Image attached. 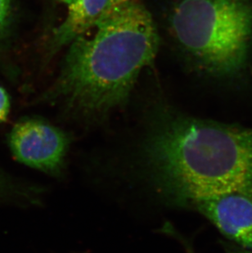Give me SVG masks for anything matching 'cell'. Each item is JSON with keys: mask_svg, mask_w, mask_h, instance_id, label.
Returning a JSON list of instances; mask_svg holds the SVG:
<instances>
[{"mask_svg": "<svg viewBox=\"0 0 252 253\" xmlns=\"http://www.w3.org/2000/svg\"><path fill=\"white\" fill-rule=\"evenodd\" d=\"M172 31L181 45L216 74L243 67L252 31V11L243 0H183L174 8Z\"/></svg>", "mask_w": 252, "mask_h": 253, "instance_id": "3957f363", "label": "cell"}, {"mask_svg": "<svg viewBox=\"0 0 252 253\" xmlns=\"http://www.w3.org/2000/svg\"><path fill=\"white\" fill-rule=\"evenodd\" d=\"M155 117L140 158L165 203L189 208L223 194L252 198V128L173 113Z\"/></svg>", "mask_w": 252, "mask_h": 253, "instance_id": "6da1fadb", "label": "cell"}, {"mask_svg": "<svg viewBox=\"0 0 252 253\" xmlns=\"http://www.w3.org/2000/svg\"><path fill=\"white\" fill-rule=\"evenodd\" d=\"M9 112V97L4 88L0 86V123L6 122Z\"/></svg>", "mask_w": 252, "mask_h": 253, "instance_id": "ba28073f", "label": "cell"}, {"mask_svg": "<svg viewBox=\"0 0 252 253\" xmlns=\"http://www.w3.org/2000/svg\"><path fill=\"white\" fill-rule=\"evenodd\" d=\"M39 193L36 188L22 186L13 183L9 177L0 170V198L17 197L35 202Z\"/></svg>", "mask_w": 252, "mask_h": 253, "instance_id": "52a82bcc", "label": "cell"}, {"mask_svg": "<svg viewBox=\"0 0 252 253\" xmlns=\"http://www.w3.org/2000/svg\"><path fill=\"white\" fill-rule=\"evenodd\" d=\"M111 0H72L64 22L55 31L53 49L69 44L93 27L104 12Z\"/></svg>", "mask_w": 252, "mask_h": 253, "instance_id": "8992f818", "label": "cell"}, {"mask_svg": "<svg viewBox=\"0 0 252 253\" xmlns=\"http://www.w3.org/2000/svg\"><path fill=\"white\" fill-rule=\"evenodd\" d=\"M72 137L39 118L17 122L10 132L8 143L17 160L51 176H62Z\"/></svg>", "mask_w": 252, "mask_h": 253, "instance_id": "277c9868", "label": "cell"}, {"mask_svg": "<svg viewBox=\"0 0 252 253\" xmlns=\"http://www.w3.org/2000/svg\"><path fill=\"white\" fill-rule=\"evenodd\" d=\"M224 249L226 253H252V251L248 249H243V248H238L229 244H224Z\"/></svg>", "mask_w": 252, "mask_h": 253, "instance_id": "8fae6325", "label": "cell"}, {"mask_svg": "<svg viewBox=\"0 0 252 253\" xmlns=\"http://www.w3.org/2000/svg\"><path fill=\"white\" fill-rule=\"evenodd\" d=\"M93 33L70 44L49 98L67 110L98 118L128 100L142 70L157 55L159 37L140 0H111Z\"/></svg>", "mask_w": 252, "mask_h": 253, "instance_id": "7a4b0ae2", "label": "cell"}, {"mask_svg": "<svg viewBox=\"0 0 252 253\" xmlns=\"http://www.w3.org/2000/svg\"><path fill=\"white\" fill-rule=\"evenodd\" d=\"M57 1H59V2H63V3H66L67 5H69L72 2V0H57Z\"/></svg>", "mask_w": 252, "mask_h": 253, "instance_id": "7c38bea8", "label": "cell"}, {"mask_svg": "<svg viewBox=\"0 0 252 253\" xmlns=\"http://www.w3.org/2000/svg\"><path fill=\"white\" fill-rule=\"evenodd\" d=\"M11 0H0V36L7 27L9 18Z\"/></svg>", "mask_w": 252, "mask_h": 253, "instance_id": "9c48e42d", "label": "cell"}, {"mask_svg": "<svg viewBox=\"0 0 252 253\" xmlns=\"http://www.w3.org/2000/svg\"><path fill=\"white\" fill-rule=\"evenodd\" d=\"M166 234H172V236H174L177 239H178L183 244V247L185 248L187 253H195L193 251V248L191 247L190 244L188 243V240H186L183 237L181 236V234H178L176 230L173 227L170 226V225L167 227V229H166Z\"/></svg>", "mask_w": 252, "mask_h": 253, "instance_id": "30bf717a", "label": "cell"}, {"mask_svg": "<svg viewBox=\"0 0 252 253\" xmlns=\"http://www.w3.org/2000/svg\"><path fill=\"white\" fill-rule=\"evenodd\" d=\"M198 211L224 234L252 251V198L227 194L196 201L190 208Z\"/></svg>", "mask_w": 252, "mask_h": 253, "instance_id": "5b68a950", "label": "cell"}]
</instances>
